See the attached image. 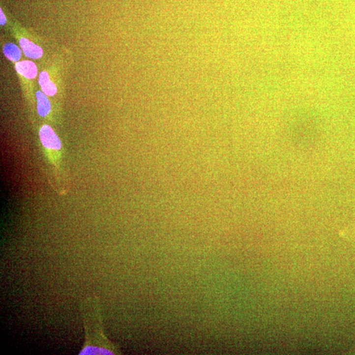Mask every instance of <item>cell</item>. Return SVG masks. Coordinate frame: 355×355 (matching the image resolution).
Returning a JSON list of instances; mask_svg holds the SVG:
<instances>
[{"instance_id":"1","label":"cell","mask_w":355,"mask_h":355,"mask_svg":"<svg viewBox=\"0 0 355 355\" xmlns=\"http://www.w3.org/2000/svg\"><path fill=\"white\" fill-rule=\"evenodd\" d=\"M81 311L85 325L86 339L81 355H114V345L103 333L102 318L99 300L88 297L82 302Z\"/></svg>"},{"instance_id":"2","label":"cell","mask_w":355,"mask_h":355,"mask_svg":"<svg viewBox=\"0 0 355 355\" xmlns=\"http://www.w3.org/2000/svg\"><path fill=\"white\" fill-rule=\"evenodd\" d=\"M40 138L42 145L47 149L59 150L61 149V140L50 126H43L40 130Z\"/></svg>"},{"instance_id":"3","label":"cell","mask_w":355,"mask_h":355,"mask_svg":"<svg viewBox=\"0 0 355 355\" xmlns=\"http://www.w3.org/2000/svg\"><path fill=\"white\" fill-rule=\"evenodd\" d=\"M15 69L17 73L29 79H34L38 73L36 65L30 61L17 62L15 65Z\"/></svg>"},{"instance_id":"4","label":"cell","mask_w":355,"mask_h":355,"mask_svg":"<svg viewBox=\"0 0 355 355\" xmlns=\"http://www.w3.org/2000/svg\"><path fill=\"white\" fill-rule=\"evenodd\" d=\"M19 43H20V46L23 52H24V54L27 58L39 59L42 56V49L40 47L37 46V45L33 44L30 41L23 38L21 39Z\"/></svg>"},{"instance_id":"5","label":"cell","mask_w":355,"mask_h":355,"mask_svg":"<svg viewBox=\"0 0 355 355\" xmlns=\"http://www.w3.org/2000/svg\"><path fill=\"white\" fill-rule=\"evenodd\" d=\"M39 85L42 89L43 92L49 96H53L57 93V88L49 79L47 72L43 71L39 76Z\"/></svg>"},{"instance_id":"6","label":"cell","mask_w":355,"mask_h":355,"mask_svg":"<svg viewBox=\"0 0 355 355\" xmlns=\"http://www.w3.org/2000/svg\"><path fill=\"white\" fill-rule=\"evenodd\" d=\"M36 97L37 101H38L37 110H38V114L41 117H46L51 111L50 101L46 97V94L40 91H37Z\"/></svg>"},{"instance_id":"7","label":"cell","mask_w":355,"mask_h":355,"mask_svg":"<svg viewBox=\"0 0 355 355\" xmlns=\"http://www.w3.org/2000/svg\"><path fill=\"white\" fill-rule=\"evenodd\" d=\"M3 54L5 57L11 61H17L21 58V50L16 45L12 43H8L3 47Z\"/></svg>"},{"instance_id":"8","label":"cell","mask_w":355,"mask_h":355,"mask_svg":"<svg viewBox=\"0 0 355 355\" xmlns=\"http://www.w3.org/2000/svg\"><path fill=\"white\" fill-rule=\"evenodd\" d=\"M0 17H1V19H0V23H1V25H4L5 23H6L7 20L1 9L0 10Z\"/></svg>"}]
</instances>
